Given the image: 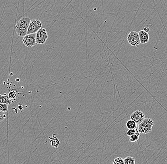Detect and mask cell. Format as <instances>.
<instances>
[{
	"label": "cell",
	"mask_w": 167,
	"mask_h": 164,
	"mask_svg": "<svg viewBox=\"0 0 167 164\" xmlns=\"http://www.w3.org/2000/svg\"><path fill=\"white\" fill-rule=\"evenodd\" d=\"M30 21V18L25 17L22 18L17 22L15 26V29L18 36L24 37L27 34L28 29Z\"/></svg>",
	"instance_id": "obj_1"
},
{
	"label": "cell",
	"mask_w": 167,
	"mask_h": 164,
	"mask_svg": "<svg viewBox=\"0 0 167 164\" xmlns=\"http://www.w3.org/2000/svg\"><path fill=\"white\" fill-rule=\"evenodd\" d=\"M154 121L150 118H145L138 126L139 132L141 134H148L152 132L154 126Z\"/></svg>",
	"instance_id": "obj_2"
},
{
	"label": "cell",
	"mask_w": 167,
	"mask_h": 164,
	"mask_svg": "<svg viewBox=\"0 0 167 164\" xmlns=\"http://www.w3.org/2000/svg\"><path fill=\"white\" fill-rule=\"evenodd\" d=\"M128 42L131 46L139 47L141 44L138 32L135 31H131L127 37Z\"/></svg>",
	"instance_id": "obj_3"
},
{
	"label": "cell",
	"mask_w": 167,
	"mask_h": 164,
	"mask_svg": "<svg viewBox=\"0 0 167 164\" xmlns=\"http://www.w3.org/2000/svg\"><path fill=\"white\" fill-rule=\"evenodd\" d=\"M42 27V23L38 19H33L30 21L28 29L27 34H36Z\"/></svg>",
	"instance_id": "obj_4"
},
{
	"label": "cell",
	"mask_w": 167,
	"mask_h": 164,
	"mask_svg": "<svg viewBox=\"0 0 167 164\" xmlns=\"http://www.w3.org/2000/svg\"><path fill=\"white\" fill-rule=\"evenodd\" d=\"M48 35L45 29L41 28L36 33L37 44H44L48 39Z\"/></svg>",
	"instance_id": "obj_5"
},
{
	"label": "cell",
	"mask_w": 167,
	"mask_h": 164,
	"mask_svg": "<svg viewBox=\"0 0 167 164\" xmlns=\"http://www.w3.org/2000/svg\"><path fill=\"white\" fill-rule=\"evenodd\" d=\"M22 42L26 47L31 48L37 44L36 40V34H27L24 36Z\"/></svg>",
	"instance_id": "obj_6"
},
{
	"label": "cell",
	"mask_w": 167,
	"mask_h": 164,
	"mask_svg": "<svg viewBox=\"0 0 167 164\" xmlns=\"http://www.w3.org/2000/svg\"><path fill=\"white\" fill-rule=\"evenodd\" d=\"M145 119V115L141 110H136L131 114L130 116V120H133L137 123V125H139Z\"/></svg>",
	"instance_id": "obj_7"
},
{
	"label": "cell",
	"mask_w": 167,
	"mask_h": 164,
	"mask_svg": "<svg viewBox=\"0 0 167 164\" xmlns=\"http://www.w3.org/2000/svg\"><path fill=\"white\" fill-rule=\"evenodd\" d=\"M138 33L141 44H144L145 43H148L149 39V33H147L143 30H140Z\"/></svg>",
	"instance_id": "obj_8"
},
{
	"label": "cell",
	"mask_w": 167,
	"mask_h": 164,
	"mask_svg": "<svg viewBox=\"0 0 167 164\" xmlns=\"http://www.w3.org/2000/svg\"><path fill=\"white\" fill-rule=\"evenodd\" d=\"M55 135V134H53L52 137H49L48 139H49V142H51V145L55 149H57L60 144V141L59 139H58Z\"/></svg>",
	"instance_id": "obj_9"
},
{
	"label": "cell",
	"mask_w": 167,
	"mask_h": 164,
	"mask_svg": "<svg viewBox=\"0 0 167 164\" xmlns=\"http://www.w3.org/2000/svg\"><path fill=\"white\" fill-rule=\"evenodd\" d=\"M12 101H13L9 98L8 96L1 95L0 96V104H5L9 105L13 102Z\"/></svg>",
	"instance_id": "obj_10"
},
{
	"label": "cell",
	"mask_w": 167,
	"mask_h": 164,
	"mask_svg": "<svg viewBox=\"0 0 167 164\" xmlns=\"http://www.w3.org/2000/svg\"><path fill=\"white\" fill-rule=\"evenodd\" d=\"M126 125L128 129H136L137 124L134 120H130L126 122Z\"/></svg>",
	"instance_id": "obj_11"
},
{
	"label": "cell",
	"mask_w": 167,
	"mask_h": 164,
	"mask_svg": "<svg viewBox=\"0 0 167 164\" xmlns=\"http://www.w3.org/2000/svg\"><path fill=\"white\" fill-rule=\"evenodd\" d=\"M140 135H141V133L139 132L138 130H136L135 133L130 137V141L131 142H134L138 141Z\"/></svg>",
	"instance_id": "obj_12"
},
{
	"label": "cell",
	"mask_w": 167,
	"mask_h": 164,
	"mask_svg": "<svg viewBox=\"0 0 167 164\" xmlns=\"http://www.w3.org/2000/svg\"><path fill=\"white\" fill-rule=\"evenodd\" d=\"M124 159L125 164H135V160L133 157H127Z\"/></svg>",
	"instance_id": "obj_13"
},
{
	"label": "cell",
	"mask_w": 167,
	"mask_h": 164,
	"mask_svg": "<svg viewBox=\"0 0 167 164\" xmlns=\"http://www.w3.org/2000/svg\"><path fill=\"white\" fill-rule=\"evenodd\" d=\"M8 109V105L5 104H0V111L6 112Z\"/></svg>",
	"instance_id": "obj_14"
},
{
	"label": "cell",
	"mask_w": 167,
	"mask_h": 164,
	"mask_svg": "<svg viewBox=\"0 0 167 164\" xmlns=\"http://www.w3.org/2000/svg\"><path fill=\"white\" fill-rule=\"evenodd\" d=\"M112 164H125L124 159L122 157H117L114 159Z\"/></svg>",
	"instance_id": "obj_15"
},
{
	"label": "cell",
	"mask_w": 167,
	"mask_h": 164,
	"mask_svg": "<svg viewBox=\"0 0 167 164\" xmlns=\"http://www.w3.org/2000/svg\"><path fill=\"white\" fill-rule=\"evenodd\" d=\"M16 92L15 90H13L10 92L8 94V97L11 100L14 99L16 97Z\"/></svg>",
	"instance_id": "obj_16"
},
{
	"label": "cell",
	"mask_w": 167,
	"mask_h": 164,
	"mask_svg": "<svg viewBox=\"0 0 167 164\" xmlns=\"http://www.w3.org/2000/svg\"><path fill=\"white\" fill-rule=\"evenodd\" d=\"M136 129H129L128 131H127V135L128 136L131 137L132 136V135H133V134H135L136 131Z\"/></svg>",
	"instance_id": "obj_17"
},
{
	"label": "cell",
	"mask_w": 167,
	"mask_h": 164,
	"mask_svg": "<svg viewBox=\"0 0 167 164\" xmlns=\"http://www.w3.org/2000/svg\"><path fill=\"white\" fill-rule=\"evenodd\" d=\"M6 117V115L3 112L0 111V122L3 121Z\"/></svg>",
	"instance_id": "obj_18"
},
{
	"label": "cell",
	"mask_w": 167,
	"mask_h": 164,
	"mask_svg": "<svg viewBox=\"0 0 167 164\" xmlns=\"http://www.w3.org/2000/svg\"><path fill=\"white\" fill-rule=\"evenodd\" d=\"M143 30L144 31L147 32V33H148L150 29H149V28L148 27H145L144 28Z\"/></svg>",
	"instance_id": "obj_19"
},
{
	"label": "cell",
	"mask_w": 167,
	"mask_h": 164,
	"mask_svg": "<svg viewBox=\"0 0 167 164\" xmlns=\"http://www.w3.org/2000/svg\"><path fill=\"white\" fill-rule=\"evenodd\" d=\"M18 109L20 110H22V109H24V106H22V105H19V106H18Z\"/></svg>",
	"instance_id": "obj_20"
},
{
	"label": "cell",
	"mask_w": 167,
	"mask_h": 164,
	"mask_svg": "<svg viewBox=\"0 0 167 164\" xmlns=\"http://www.w3.org/2000/svg\"><path fill=\"white\" fill-rule=\"evenodd\" d=\"M0 96H1V95H0Z\"/></svg>",
	"instance_id": "obj_21"
}]
</instances>
